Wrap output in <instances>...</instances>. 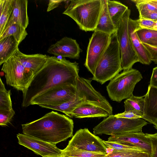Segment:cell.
Here are the masks:
<instances>
[{
    "mask_svg": "<svg viewBox=\"0 0 157 157\" xmlns=\"http://www.w3.org/2000/svg\"><path fill=\"white\" fill-rule=\"evenodd\" d=\"M79 71L78 63L76 62L48 56L45 65L34 75L26 91L23 93L22 106H29L35 97L56 86L75 85Z\"/></svg>",
    "mask_w": 157,
    "mask_h": 157,
    "instance_id": "cell-1",
    "label": "cell"
},
{
    "mask_svg": "<svg viewBox=\"0 0 157 157\" xmlns=\"http://www.w3.org/2000/svg\"><path fill=\"white\" fill-rule=\"evenodd\" d=\"M21 126L23 134L55 145L73 136V121L53 111Z\"/></svg>",
    "mask_w": 157,
    "mask_h": 157,
    "instance_id": "cell-2",
    "label": "cell"
},
{
    "mask_svg": "<svg viewBox=\"0 0 157 157\" xmlns=\"http://www.w3.org/2000/svg\"><path fill=\"white\" fill-rule=\"evenodd\" d=\"M91 81L78 76L75 84L77 90L76 98L60 105H48L47 108L59 111L69 117L78 106L89 104L100 107L106 110L110 115L112 114V106L104 97L94 88L91 84Z\"/></svg>",
    "mask_w": 157,
    "mask_h": 157,
    "instance_id": "cell-3",
    "label": "cell"
},
{
    "mask_svg": "<svg viewBox=\"0 0 157 157\" xmlns=\"http://www.w3.org/2000/svg\"><path fill=\"white\" fill-rule=\"evenodd\" d=\"M102 8L101 0H71L63 13L85 32L94 31Z\"/></svg>",
    "mask_w": 157,
    "mask_h": 157,
    "instance_id": "cell-4",
    "label": "cell"
},
{
    "mask_svg": "<svg viewBox=\"0 0 157 157\" xmlns=\"http://www.w3.org/2000/svg\"><path fill=\"white\" fill-rule=\"evenodd\" d=\"M121 56L117 32L111 35L109 45L96 67L92 80L103 84L121 71Z\"/></svg>",
    "mask_w": 157,
    "mask_h": 157,
    "instance_id": "cell-5",
    "label": "cell"
},
{
    "mask_svg": "<svg viewBox=\"0 0 157 157\" xmlns=\"http://www.w3.org/2000/svg\"><path fill=\"white\" fill-rule=\"evenodd\" d=\"M148 124L142 118H128L112 114L104 119L93 128L95 135L104 134L111 136L142 132L144 126Z\"/></svg>",
    "mask_w": 157,
    "mask_h": 157,
    "instance_id": "cell-6",
    "label": "cell"
},
{
    "mask_svg": "<svg viewBox=\"0 0 157 157\" xmlns=\"http://www.w3.org/2000/svg\"><path fill=\"white\" fill-rule=\"evenodd\" d=\"M143 78L140 72L132 68L123 71L111 80L106 86L111 100L118 102L133 95L135 86Z\"/></svg>",
    "mask_w": 157,
    "mask_h": 157,
    "instance_id": "cell-7",
    "label": "cell"
},
{
    "mask_svg": "<svg viewBox=\"0 0 157 157\" xmlns=\"http://www.w3.org/2000/svg\"><path fill=\"white\" fill-rule=\"evenodd\" d=\"M1 70L5 74L6 83L24 93L33 75L22 66L15 55L3 64Z\"/></svg>",
    "mask_w": 157,
    "mask_h": 157,
    "instance_id": "cell-8",
    "label": "cell"
},
{
    "mask_svg": "<svg viewBox=\"0 0 157 157\" xmlns=\"http://www.w3.org/2000/svg\"><path fill=\"white\" fill-rule=\"evenodd\" d=\"M131 10L128 9L120 20L117 27V33L119 43L122 70L132 68L133 65L138 62L129 37L128 31V22Z\"/></svg>",
    "mask_w": 157,
    "mask_h": 157,
    "instance_id": "cell-9",
    "label": "cell"
},
{
    "mask_svg": "<svg viewBox=\"0 0 157 157\" xmlns=\"http://www.w3.org/2000/svg\"><path fill=\"white\" fill-rule=\"evenodd\" d=\"M75 85H60L54 86L35 97L30 105H57L74 100L76 97Z\"/></svg>",
    "mask_w": 157,
    "mask_h": 157,
    "instance_id": "cell-10",
    "label": "cell"
},
{
    "mask_svg": "<svg viewBox=\"0 0 157 157\" xmlns=\"http://www.w3.org/2000/svg\"><path fill=\"white\" fill-rule=\"evenodd\" d=\"M111 35L94 31L89 40L84 65L93 75L99 61L109 45Z\"/></svg>",
    "mask_w": 157,
    "mask_h": 157,
    "instance_id": "cell-11",
    "label": "cell"
},
{
    "mask_svg": "<svg viewBox=\"0 0 157 157\" xmlns=\"http://www.w3.org/2000/svg\"><path fill=\"white\" fill-rule=\"evenodd\" d=\"M67 146L92 152L108 153L103 140L86 128L77 131Z\"/></svg>",
    "mask_w": 157,
    "mask_h": 157,
    "instance_id": "cell-12",
    "label": "cell"
},
{
    "mask_svg": "<svg viewBox=\"0 0 157 157\" xmlns=\"http://www.w3.org/2000/svg\"><path fill=\"white\" fill-rule=\"evenodd\" d=\"M17 136L19 144L42 157L61 156L62 150L58 148L55 145L23 133H18Z\"/></svg>",
    "mask_w": 157,
    "mask_h": 157,
    "instance_id": "cell-13",
    "label": "cell"
},
{
    "mask_svg": "<svg viewBox=\"0 0 157 157\" xmlns=\"http://www.w3.org/2000/svg\"><path fill=\"white\" fill-rule=\"evenodd\" d=\"M82 52L76 40L67 37H63L51 45L47 51L48 53L55 56L74 59H78Z\"/></svg>",
    "mask_w": 157,
    "mask_h": 157,
    "instance_id": "cell-14",
    "label": "cell"
},
{
    "mask_svg": "<svg viewBox=\"0 0 157 157\" xmlns=\"http://www.w3.org/2000/svg\"><path fill=\"white\" fill-rule=\"evenodd\" d=\"M140 28L138 20L129 18L128 25V35L138 62L143 64L149 65L151 62L150 53L136 33V30Z\"/></svg>",
    "mask_w": 157,
    "mask_h": 157,
    "instance_id": "cell-15",
    "label": "cell"
},
{
    "mask_svg": "<svg viewBox=\"0 0 157 157\" xmlns=\"http://www.w3.org/2000/svg\"><path fill=\"white\" fill-rule=\"evenodd\" d=\"M107 141L129 144L139 147L151 154V140L146 134L143 132L111 136Z\"/></svg>",
    "mask_w": 157,
    "mask_h": 157,
    "instance_id": "cell-16",
    "label": "cell"
},
{
    "mask_svg": "<svg viewBox=\"0 0 157 157\" xmlns=\"http://www.w3.org/2000/svg\"><path fill=\"white\" fill-rule=\"evenodd\" d=\"M15 55L19 58L23 67L33 76L44 66L48 59V56L46 55L26 54L19 49Z\"/></svg>",
    "mask_w": 157,
    "mask_h": 157,
    "instance_id": "cell-17",
    "label": "cell"
},
{
    "mask_svg": "<svg viewBox=\"0 0 157 157\" xmlns=\"http://www.w3.org/2000/svg\"><path fill=\"white\" fill-rule=\"evenodd\" d=\"M28 4L27 0H13V11L4 30L13 24H18L25 29L27 28L29 24Z\"/></svg>",
    "mask_w": 157,
    "mask_h": 157,
    "instance_id": "cell-18",
    "label": "cell"
},
{
    "mask_svg": "<svg viewBox=\"0 0 157 157\" xmlns=\"http://www.w3.org/2000/svg\"><path fill=\"white\" fill-rule=\"evenodd\" d=\"M144 97L142 119L155 125L157 123V88L149 85Z\"/></svg>",
    "mask_w": 157,
    "mask_h": 157,
    "instance_id": "cell-19",
    "label": "cell"
},
{
    "mask_svg": "<svg viewBox=\"0 0 157 157\" xmlns=\"http://www.w3.org/2000/svg\"><path fill=\"white\" fill-rule=\"evenodd\" d=\"M110 115L105 110L89 104H82L75 108L69 117L78 118L86 117H106Z\"/></svg>",
    "mask_w": 157,
    "mask_h": 157,
    "instance_id": "cell-20",
    "label": "cell"
},
{
    "mask_svg": "<svg viewBox=\"0 0 157 157\" xmlns=\"http://www.w3.org/2000/svg\"><path fill=\"white\" fill-rule=\"evenodd\" d=\"M101 10L95 31L111 35L117 32V28L113 24L109 13L107 0H101Z\"/></svg>",
    "mask_w": 157,
    "mask_h": 157,
    "instance_id": "cell-21",
    "label": "cell"
},
{
    "mask_svg": "<svg viewBox=\"0 0 157 157\" xmlns=\"http://www.w3.org/2000/svg\"><path fill=\"white\" fill-rule=\"evenodd\" d=\"M20 44L12 36L0 40V65L14 55L19 49Z\"/></svg>",
    "mask_w": 157,
    "mask_h": 157,
    "instance_id": "cell-22",
    "label": "cell"
},
{
    "mask_svg": "<svg viewBox=\"0 0 157 157\" xmlns=\"http://www.w3.org/2000/svg\"><path fill=\"white\" fill-rule=\"evenodd\" d=\"M144 96L138 97L133 95L124 102V112H130L142 118L144 115Z\"/></svg>",
    "mask_w": 157,
    "mask_h": 157,
    "instance_id": "cell-23",
    "label": "cell"
},
{
    "mask_svg": "<svg viewBox=\"0 0 157 157\" xmlns=\"http://www.w3.org/2000/svg\"><path fill=\"white\" fill-rule=\"evenodd\" d=\"M107 6L110 17L117 28L120 20L128 8L119 2L110 0H107Z\"/></svg>",
    "mask_w": 157,
    "mask_h": 157,
    "instance_id": "cell-24",
    "label": "cell"
},
{
    "mask_svg": "<svg viewBox=\"0 0 157 157\" xmlns=\"http://www.w3.org/2000/svg\"><path fill=\"white\" fill-rule=\"evenodd\" d=\"M13 0H0V35L4 32L12 14Z\"/></svg>",
    "mask_w": 157,
    "mask_h": 157,
    "instance_id": "cell-25",
    "label": "cell"
},
{
    "mask_svg": "<svg viewBox=\"0 0 157 157\" xmlns=\"http://www.w3.org/2000/svg\"><path fill=\"white\" fill-rule=\"evenodd\" d=\"M108 153L89 151L67 146L62 150L61 157H104Z\"/></svg>",
    "mask_w": 157,
    "mask_h": 157,
    "instance_id": "cell-26",
    "label": "cell"
},
{
    "mask_svg": "<svg viewBox=\"0 0 157 157\" xmlns=\"http://www.w3.org/2000/svg\"><path fill=\"white\" fill-rule=\"evenodd\" d=\"M28 35L26 29L21 25L13 24L6 28L0 35V40L10 36H13L20 44Z\"/></svg>",
    "mask_w": 157,
    "mask_h": 157,
    "instance_id": "cell-27",
    "label": "cell"
},
{
    "mask_svg": "<svg viewBox=\"0 0 157 157\" xmlns=\"http://www.w3.org/2000/svg\"><path fill=\"white\" fill-rule=\"evenodd\" d=\"M10 90H7L1 78L0 79V110L13 109Z\"/></svg>",
    "mask_w": 157,
    "mask_h": 157,
    "instance_id": "cell-28",
    "label": "cell"
},
{
    "mask_svg": "<svg viewBox=\"0 0 157 157\" xmlns=\"http://www.w3.org/2000/svg\"><path fill=\"white\" fill-rule=\"evenodd\" d=\"M107 149L118 151H144L141 149L129 144L103 140Z\"/></svg>",
    "mask_w": 157,
    "mask_h": 157,
    "instance_id": "cell-29",
    "label": "cell"
},
{
    "mask_svg": "<svg viewBox=\"0 0 157 157\" xmlns=\"http://www.w3.org/2000/svg\"><path fill=\"white\" fill-rule=\"evenodd\" d=\"M136 33L143 44H147L149 41L157 38V30L141 29L140 27Z\"/></svg>",
    "mask_w": 157,
    "mask_h": 157,
    "instance_id": "cell-30",
    "label": "cell"
},
{
    "mask_svg": "<svg viewBox=\"0 0 157 157\" xmlns=\"http://www.w3.org/2000/svg\"><path fill=\"white\" fill-rule=\"evenodd\" d=\"M15 112L13 109L10 110H0V125L3 126L10 123Z\"/></svg>",
    "mask_w": 157,
    "mask_h": 157,
    "instance_id": "cell-31",
    "label": "cell"
},
{
    "mask_svg": "<svg viewBox=\"0 0 157 157\" xmlns=\"http://www.w3.org/2000/svg\"><path fill=\"white\" fill-rule=\"evenodd\" d=\"M138 20L140 28L157 30V21L143 18H139Z\"/></svg>",
    "mask_w": 157,
    "mask_h": 157,
    "instance_id": "cell-32",
    "label": "cell"
},
{
    "mask_svg": "<svg viewBox=\"0 0 157 157\" xmlns=\"http://www.w3.org/2000/svg\"><path fill=\"white\" fill-rule=\"evenodd\" d=\"M141 151H118L112 150L104 157H130L136 155Z\"/></svg>",
    "mask_w": 157,
    "mask_h": 157,
    "instance_id": "cell-33",
    "label": "cell"
},
{
    "mask_svg": "<svg viewBox=\"0 0 157 157\" xmlns=\"http://www.w3.org/2000/svg\"><path fill=\"white\" fill-rule=\"evenodd\" d=\"M139 18L148 19L157 21V11L141 10L138 11Z\"/></svg>",
    "mask_w": 157,
    "mask_h": 157,
    "instance_id": "cell-34",
    "label": "cell"
},
{
    "mask_svg": "<svg viewBox=\"0 0 157 157\" xmlns=\"http://www.w3.org/2000/svg\"><path fill=\"white\" fill-rule=\"evenodd\" d=\"M146 134L151 141L152 145L151 157H157V133Z\"/></svg>",
    "mask_w": 157,
    "mask_h": 157,
    "instance_id": "cell-35",
    "label": "cell"
},
{
    "mask_svg": "<svg viewBox=\"0 0 157 157\" xmlns=\"http://www.w3.org/2000/svg\"><path fill=\"white\" fill-rule=\"evenodd\" d=\"M148 51L151 61L157 64V47H153L146 44H143Z\"/></svg>",
    "mask_w": 157,
    "mask_h": 157,
    "instance_id": "cell-36",
    "label": "cell"
},
{
    "mask_svg": "<svg viewBox=\"0 0 157 157\" xmlns=\"http://www.w3.org/2000/svg\"><path fill=\"white\" fill-rule=\"evenodd\" d=\"M66 0H49L48 4L47 11L49 12L58 7L63 2Z\"/></svg>",
    "mask_w": 157,
    "mask_h": 157,
    "instance_id": "cell-37",
    "label": "cell"
},
{
    "mask_svg": "<svg viewBox=\"0 0 157 157\" xmlns=\"http://www.w3.org/2000/svg\"><path fill=\"white\" fill-rule=\"evenodd\" d=\"M149 85L153 87L157 88V67H154L153 69Z\"/></svg>",
    "mask_w": 157,
    "mask_h": 157,
    "instance_id": "cell-38",
    "label": "cell"
},
{
    "mask_svg": "<svg viewBox=\"0 0 157 157\" xmlns=\"http://www.w3.org/2000/svg\"><path fill=\"white\" fill-rule=\"evenodd\" d=\"M115 116L118 117L128 118H141L138 116L135 115L132 113L124 112L114 115Z\"/></svg>",
    "mask_w": 157,
    "mask_h": 157,
    "instance_id": "cell-39",
    "label": "cell"
},
{
    "mask_svg": "<svg viewBox=\"0 0 157 157\" xmlns=\"http://www.w3.org/2000/svg\"><path fill=\"white\" fill-rule=\"evenodd\" d=\"M130 157H151V154L145 151H141L136 155Z\"/></svg>",
    "mask_w": 157,
    "mask_h": 157,
    "instance_id": "cell-40",
    "label": "cell"
},
{
    "mask_svg": "<svg viewBox=\"0 0 157 157\" xmlns=\"http://www.w3.org/2000/svg\"><path fill=\"white\" fill-rule=\"evenodd\" d=\"M146 44L153 47H157V38L151 40Z\"/></svg>",
    "mask_w": 157,
    "mask_h": 157,
    "instance_id": "cell-41",
    "label": "cell"
},
{
    "mask_svg": "<svg viewBox=\"0 0 157 157\" xmlns=\"http://www.w3.org/2000/svg\"><path fill=\"white\" fill-rule=\"evenodd\" d=\"M145 1L157 9V0H145Z\"/></svg>",
    "mask_w": 157,
    "mask_h": 157,
    "instance_id": "cell-42",
    "label": "cell"
},
{
    "mask_svg": "<svg viewBox=\"0 0 157 157\" xmlns=\"http://www.w3.org/2000/svg\"><path fill=\"white\" fill-rule=\"evenodd\" d=\"M154 127L157 130V123L155 125H154Z\"/></svg>",
    "mask_w": 157,
    "mask_h": 157,
    "instance_id": "cell-43",
    "label": "cell"
},
{
    "mask_svg": "<svg viewBox=\"0 0 157 157\" xmlns=\"http://www.w3.org/2000/svg\"><path fill=\"white\" fill-rule=\"evenodd\" d=\"M61 157V156H60V157Z\"/></svg>",
    "mask_w": 157,
    "mask_h": 157,
    "instance_id": "cell-44",
    "label": "cell"
}]
</instances>
